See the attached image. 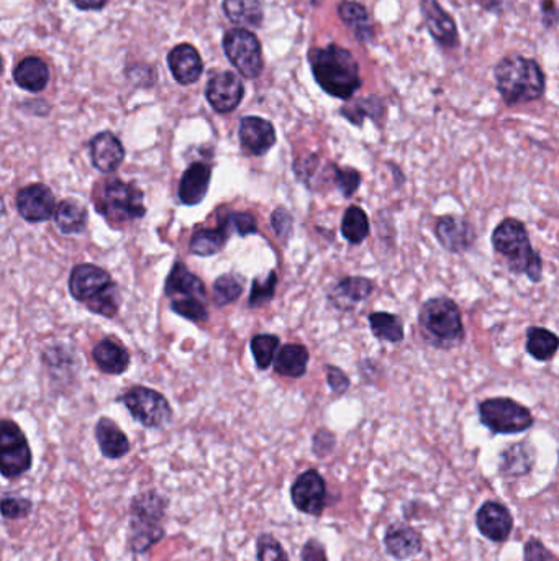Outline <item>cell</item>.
Masks as SVG:
<instances>
[{
	"mask_svg": "<svg viewBox=\"0 0 559 561\" xmlns=\"http://www.w3.org/2000/svg\"><path fill=\"white\" fill-rule=\"evenodd\" d=\"M333 179L340 193L344 197H352L361 185V175L354 168H338L333 166Z\"/></svg>",
	"mask_w": 559,
	"mask_h": 561,
	"instance_id": "obj_42",
	"label": "cell"
},
{
	"mask_svg": "<svg viewBox=\"0 0 559 561\" xmlns=\"http://www.w3.org/2000/svg\"><path fill=\"white\" fill-rule=\"evenodd\" d=\"M435 237L443 249L453 255H463L474 247V225L461 216L439 217L435 224Z\"/></svg>",
	"mask_w": 559,
	"mask_h": 561,
	"instance_id": "obj_13",
	"label": "cell"
},
{
	"mask_svg": "<svg viewBox=\"0 0 559 561\" xmlns=\"http://www.w3.org/2000/svg\"><path fill=\"white\" fill-rule=\"evenodd\" d=\"M171 311L176 312L177 315H181V317H185L187 321L206 322L208 319L204 299H200V297L171 299Z\"/></svg>",
	"mask_w": 559,
	"mask_h": 561,
	"instance_id": "obj_39",
	"label": "cell"
},
{
	"mask_svg": "<svg viewBox=\"0 0 559 561\" xmlns=\"http://www.w3.org/2000/svg\"><path fill=\"white\" fill-rule=\"evenodd\" d=\"M16 209L26 222H47L57 214L55 194L51 193L48 185L40 183L26 185L16 194Z\"/></svg>",
	"mask_w": 559,
	"mask_h": 561,
	"instance_id": "obj_14",
	"label": "cell"
},
{
	"mask_svg": "<svg viewBox=\"0 0 559 561\" xmlns=\"http://www.w3.org/2000/svg\"><path fill=\"white\" fill-rule=\"evenodd\" d=\"M96 439L102 455L109 460H119L130 451V440L112 418H102L96 425Z\"/></svg>",
	"mask_w": 559,
	"mask_h": 561,
	"instance_id": "obj_22",
	"label": "cell"
},
{
	"mask_svg": "<svg viewBox=\"0 0 559 561\" xmlns=\"http://www.w3.org/2000/svg\"><path fill=\"white\" fill-rule=\"evenodd\" d=\"M478 409L482 425L499 435L527 432L535 422L532 410L511 397H490L480 402Z\"/></svg>",
	"mask_w": 559,
	"mask_h": 561,
	"instance_id": "obj_6",
	"label": "cell"
},
{
	"mask_svg": "<svg viewBox=\"0 0 559 561\" xmlns=\"http://www.w3.org/2000/svg\"><path fill=\"white\" fill-rule=\"evenodd\" d=\"M420 7L427 28L439 47L445 49L458 47V28L453 16L437 0H420Z\"/></svg>",
	"mask_w": 559,
	"mask_h": 561,
	"instance_id": "obj_16",
	"label": "cell"
},
{
	"mask_svg": "<svg viewBox=\"0 0 559 561\" xmlns=\"http://www.w3.org/2000/svg\"><path fill=\"white\" fill-rule=\"evenodd\" d=\"M258 561H289L288 554L280 540L272 537L271 534H263L258 538L256 545Z\"/></svg>",
	"mask_w": 559,
	"mask_h": 561,
	"instance_id": "obj_41",
	"label": "cell"
},
{
	"mask_svg": "<svg viewBox=\"0 0 559 561\" xmlns=\"http://www.w3.org/2000/svg\"><path fill=\"white\" fill-rule=\"evenodd\" d=\"M525 561H559L554 555L546 548V546L536 540L532 538L528 540L527 545H525Z\"/></svg>",
	"mask_w": 559,
	"mask_h": 561,
	"instance_id": "obj_46",
	"label": "cell"
},
{
	"mask_svg": "<svg viewBox=\"0 0 559 561\" xmlns=\"http://www.w3.org/2000/svg\"><path fill=\"white\" fill-rule=\"evenodd\" d=\"M72 4L80 10H100L107 0H72Z\"/></svg>",
	"mask_w": 559,
	"mask_h": 561,
	"instance_id": "obj_50",
	"label": "cell"
},
{
	"mask_svg": "<svg viewBox=\"0 0 559 561\" xmlns=\"http://www.w3.org/2000/svg\"><path fill=\"white\" fill-rule=\"evenodd\" d=\"M369 109H371V111H383V105H381V102H379L377 99L371 97V99H364V101L356 102L353 107H344L342 112H343L344 117H346L348 121L353 122L354 125H361L366 115L374 119V113L369 112Z\"/></svg>",
	"mask_w": 559,
	"mask_h": 561,
	"instance_id": "obj_43",
	"label": "cell"
},
{
	"mask_svg": "<svg viewBox=\"0 0 559 561\" xmlns=\"http://www.w3.org/2000/svg\"><path fill=\"white\" fill-rule=\"evenodd\" d=\"M290 499L297 511L320 515L327 505V484L317 470H307L299 474L290 488Z\"/></svg>",
	"mask_w": 559,
	"mask_h": 561,
	"instance_id": "obj_12",
	"label": "cell"
},
{
	"mask_svg": "<svg viewBox=\"0 0 559 561\" xmlns=\"http://www.w3.org/2000/svg\"><path fill=\"white\" fill-rule=\"evenodd\" d=\"M224 49L227 58L240 71L241 76L256 79L263 71L261 43L256 38L255 33L247 28L228 30L224 37Z\"/></svg>",
	"mask_w": 559,
	"mask_h": 561,
	"instance_id": "obj_10",
	"label": "cell"
},
{
	"mask_svg": "<svg viewBox=\"0 0 559 561\" xmlns=\"http://www.w3.org/2000/svg\"><path fill=\"white\" fill-rule=\"evenodd\" d=\"M245 96V86L240 78L233 72H220L208 80L206 97L208 104L218 113H230L241 104Z\"/></svg>",
	"mask_w": 559,
	"mask_h": 561,
	"instance_id": "obj_15",
	"label": "cell"
},
{
	"mask_svg": "<svg viewBox=\"0 0 559 561\" xmlns=\"http://www.w3.org/2000/svg\"><path fill=\"white\" fill-rule=\"evenodd\" d=\"M168 65L174 79L185 86L199 80L204 72V61L200 58L199 51L187 43L177 45L169 51Z\"/></svg>",
	"mask_w": 559,
	"mask_h": 561,
	"instance_id": "obj_20",
	"label": "cell"
},
{
	"mask_svg": "<svg viewBox=\"0 0 559 561\" xmlns=\"http://www.w3.org/2000/svg\"><path fill=\"white\" fill-rule=\"evenodd\" d=\"M497 90L507 105L527 104L543 97L546 79L535 59L511 55L494 69Z\"/></svg>",
	"mask_w": 559,
	"mask_h": 561,
	"instance_id": "obj_3",
	"label": "cell"
},
{
	"mask_svg": "<svg viewBox=\"0 0 559 561\" xmlns=\"http://www.w3.org/2000/svg\"><path fill=\"white\" fill-rule=\"evenodd\" d=\"M249 348L255 356L256 366L268 369L271 366L276 350L280 348V338L276 335H256L251 338Z\"/></svg>",
	"mask_w": 559,
	"mask_h": 561,
	"instance_id": "obj_37",
	"label": "cell"
},
{
	"mask_svg": "<svg viewBox=\"0 0 559 561\" xmlns=\"http://www.w3.org/2000/svg\"><path fill=\"white\" fill-rule=\"evenodd\" d=\"M230 224L225 220L224 224L216 228H200L192 235L191 249L197 257H214L220 249H224L225 243L230 237Z\"/></svg>",
	"mask_w": 559,
	"mask_h": 561,
	"instance_id": "obj_28",
	"label": "cell"
},
{
	"mask_svg": "<svg viewBox=\"0 0 559 561\" xmlns=\"http://www.w3.org/2000/svg\"><path fill=\"white\" fill-rule=\"evenodd\" d=\"M168 501L156 491H146L130 504L128 546L133 554H144L164 537L163 519Z\"/></svg>",
	"mask_w": 559,
	"mask_h": 561,
	"instance_id": "obj_5",
	"label": "cell"
},
{
	"mask_svg": "<svg viewBox=\"0 0 559 561\" xmlns=\"http://www.w3.org/2000/svg\"><path fill=\"white\" fill-rule=\"evenodd\" d=\"M115 289L117 286L113 284L111 274L99 266L79 265L72 270L69 292L76 301L88 304V307L97 304Z\"/></svg>",
	"mask_w": 559,
	"mask_h": 561,
	"instance_id": "obj_11",
	"label": "cell"
},
{
	"mask_svg": "<svg viewBox=\"0 0 559 561\" xmlns=\"http://www.w3.org/2000/svg\"><path fill=\"white\" fill-rule=\"evenodd\" d=\"M476 524L480 534L492 542H505L513 529L509 509L494 501H488L480 505L476 515Z\"/></svg>",
	"mask_w": 559,
	"mask_h": 561,
	"instance_id": "obj_17",
	"label": "cell"
},
{
	"mask_svg": "<svg viewBox=\"0 0 559 561\" xmlns=\"http://www.w3.org/2000/svg\"><path fill=\"white\" fill-rule=\"evenodd\" d=\"M263 0H224L225 16L235 25L258 28L263 22Z\"/></svg>",
	"mask_w": 559,
	"mask_h": 561,
	"instance_id": "obj_30",
	"label": "cell"
},
{
	"mask_svg": "<svg viewBox=\"0 0 559 561\" xmlns=\"http://www.w3.org/2000/svg\"><path fill=\"white\" fill-rule=\"evenodd\" d=\"M32 511V501L26 497L5 496L2 499V515L5 519H24Z\"/></svg>",
	"mask_w": 559,
	"mask_h": 561,
	"instance_id": "obj_44",
	"label": "cell"
},
{
	"mask_svg": "<svg viewBox=\"0 0 559 561\" xmlns=\"http://www.w3.org/2000/svg\"><path fill=\"white\" fill-rule=\"evenodd\" d=\"M559 350V337L552 330L530 327L527 330V353L536 361H552Z\"/></svg>",
	"mask_w": 559,
	"mask_h": 561,
	"instance_id": "obj_34",
	"label": "cell"
},
{
	"mask_svg": "<svg viewBox=\"0 0 559 561\" xmlns=\"http://www.w3.org/2000/svg\"><path fill=\"white\" fill-rule=\"evenodd\" d=\"M166 294L171 299H181V297H206V286L204 282L192 274L187 266L183 263H176L169 273L166 280Z\"/></svg>",
	"mask_w": 559,
	"mask_h": 561,
	"instance_id": "obj_26",
	"label": "cell"
},
{
	"mask_svg": "<svg viewBox=\"0 0 559 561\" xmlns=\"http://www.w3.org/2000/svg\"><path fill=\"white\" fill-rule=\"evenodd\" d=\"M307 365H309V350L304 345L289 344L280 346L274 369L280 376L301 377L304 376Z\"/></svg>",
	"mask_w": 559,
	"mask_h": 561,
	"instance_id": "obj_31",
	"label": "cell"
},
{
	"mask_svg": "<svg viewBox=\"0 0 559 561\" xmlns=\"http://www.w3.org/2000/svg\"><path fill=\"white\" fill-rule=\"evenodd\" d=\"M121 402L125 404L132 418L148 429L164 427L173 418V409L168 399L158 391L144 386L132 387L123 394Z\"/></svg>",
	"mask_w": 559,
	"mask_h": 561,
	"instance_id": "obj_8",
	"label": "cell"
},
{
	"mask_svg": "<svg viewBox=\"0 0 559 561\" xmlns=\"http://www.w3.org/2000/svg\"><path fill=\"white\" fill-rule=\"evenodd\" d=\"M418 329L425 342L438 350H451L466 338L463 315L453 299L437 296L425 301L418 312Z\"/></svg>",
	"mask_w": 559,
	"mask_h": 561,
	"instance_id": "obj_4",
	"label": "cell"
},
{
	"mask_svg": "<svg viewBox=\"0 0 559 561\" xmlns=\"http://www.w3.org/2000/svg\"><path fill=\"white\" fill-rule=\"evenodd\" d=\"M143 193L133 183L111 179L104 185L97 210L115 222H130L146 214Z\"/></svg>",
	"mask_w": 559,
	"mask_h": 561,
	"instance_id": "obj_7",
	"label": "cell"
},
{
	"mask_svg": "<svg viewBox=\"0 0 559 561\" xmlns=\"http://www.w3.org/2000/svg\"><path fill=\"white\" fill-rule=\"evenodd\" d=\"M243 292L241 280L233 274H224L214 282V301L218 307L232 304Z\"/></svg>",
	"mask_w": 559,
	"mask_h": 561,
	"instance_id": "obj_38",
	"label": "cell"
},
{
	"mask_svg": "<svg viewBox=\"0 0 559 561\" xmlns=\"http://www.w3.org/2000/svg\"><path fill=\"white\" fill-rule=\"evenodd\" d=\"M301 560L302 561H328L325 546L319 540L311 538L309 542H305L301 552Z\"/></svg>",
	"mask_w": 559,
	"mask_h": 561,
	"instance_id": "obj_48",
	"label": "cell"
},
{
	"mask_svg": "<svg viewBox=\"0 0 559 561\" xmlns=\"http://www.w3.org/2000/svg\"><path fill=\"white\" fill-rule=\"evenodd\" d=\"M14 80L18 88L28 92H40L47 88L49 80L48 66L40 58H25L14 69Z\"/></svg>",
	"mask_w": 559,
	"mask_h": 561,
	"instance_id": "obj_27",
	"label": "cell"
},
{
	"mask_svg": "<svg viewBox=\"0 0 559 561\" xmlns=\"http://www.w3.org/2000/svg\"><path fill=\"white\" fill-rule=\"evenodd\" d=\"M227 222L230 224L232 228H235L238 235L241 237H247V235H253L258 232V225H256L255 217L251 214H232L230 217H227Z\"/></svg>",
	"mask_w": 559,
	"mask_h": 561,
	"instance_id": "obj_45",
	"label": "cell"
},
{
	"mask_svg": "<svg viewBox=\"0 0 559 561\" xmlns=\"http://www.w3.org/2000/svg\"><path fill=\"white\" fill-rule=\"evenodd\" d=\"M327 381L332 391L336 394H343L350 387V377L335 366H327Z\"/></svg>",
	"mask_w": 559,
	"mask_h": 561,
	"instance_id": "obj_49",
	"label": "cell"
},
{
	"mask_svg": "<svg viewBox=\"0 0 559 561\" xmlns=\"http://www.w3.org/2000/svg\"><path fill=\"white\" fill-rule=\"evenodd\" d=\"M92 356L96 361L97 366L100 371L107 375H121L130 366V353L127 348L121 345V342L113 338H104L100 340L94 350Z\"/></svg>",
	"mask_w": 559,
	"mask_h": 561,
	"instance_id": "obj_23",
	"label": "cell"
},
{
	"mask_svg": "<svg viewBox=\"0 0 559 561\" xmlns=\"http://www.w3.org/2000/svg\"><path fill=\"white\" fill-rule=\"evenodd\" d=\"M276 284H278V274H276V271H269L268 278H256L253 280V288H251L248 304L251 307H259V305L269 302L272 296H274Z\"/></svg>",
	"mask_w": 559,
	"mask_h": 561,
	"instance_id": "obj_40",
	"label": "cell"
},
{
	"mask_svg": "<svg viewBox=\"0 0 559 561\" xmlns=\"http://www.w3.org/2000/svg\"><path fill=\"white\" fill-rule=\"evenodd\" d=\"M369 327L377 340L387 344H400L406 338L404 322L396 313L373 312L369 313Z\"/></svg>",
	"mask_w": 559,
	"mask_h": 561,
	"instance_id": "obj_33",
	"label": "cell"
},
{
	"mask_svg": "<svg viewBox=\"0 0 559 561\" xmlns=\"http://www.w3.org/2000/svg\"><path fill=\"white\" fill-rule=\"evenodd\" d=\"M313 78L330 96L350 99L361 88L360 66L348 49L338 45L311 49Z\"/></svg>",
	"mask_w": 559,
	"mask_h": 561,
	"instance_id": "obj_2",
	"label": "cell"
},
{
	"mask_svg": "<svg viewBox=\"0 0 559 561\" xmlns=\"http://www.w3.org/2000/svg\"><path fill=\"white\" fill-rule=\"evenodd\" d=\"M384 544L387 554L397 560H406L422 550V537L417 530L407 525H392L385 532Z\"/></svg>",
	"mask_w": 559,
	"mask_h": 561,
	"instance_id": "obj_24",
	"label": "cell"
},
{
	"mask_svg": "<svg viewBox=\"0 0 559 561\" xmlns=\"http://www.w3.org/2000/svg\"><path fill=\"white\" fill-rule=\"evenodd\" d=\"M55 222L58 228L68 235L82 232L88 225V210L79 202L63 201L58 206Z\"/></svg>",
	"mask_w": 559,
	"mask_h": 561,
	"instance_id": "obj_35",
	"label": "cell"
},
{
	"mask_svg": "<svg viewBox=\"0 0 559 561\" xmlns=\"http://www.w3.org/2000/svg\"><path fill=\"white\" fill-rule=\"evenodd\" d=\"M32 450L22 429L4 420L0 429V471L4 478H18L32 468Z\"/></svg>",
	"mask_w": 559,
	"mask_h": 561,
	"instance_id": "obj_9",
	"label": "cell"
},
{
	"mask_svg": "<svg viewBox=\"0 0 559 561\" xmlns=\"http://www.w3.org/2000/svg\"><path fill=\"white\" fill-rule=\"evenodd\" d=\"M374 291V282L368 278H344L336 284L332 299L338 309L352 311L354 305L366 301Z\"/></svg>",
	"mask_w": 559,
	"mask_h": 561,
	"instance_id": "obj_25",
	"label": "cell"
},
{
	"mask_svg": "<svg viewBox=\"0 0 559 561\" xmlns=\"http://www.w3.org/2000/svg\"><path fill=\"white\" fill-rule=\"evenodd\" d=\"M338 14L342 16L344 24L352 28L353 33L360 41H368L374 37V26L371 22L368 10L363 7L358 2H348L343 0L338 5Z\"/></svg>",
	"mask_w": 559,
	"mask_h": 561,
	"instance_id": "obj_32",
	"label": "cell"
},
{
	"mask_svg": "<svg viewBox=\"0 0 559 561\" xmlns=\"http://www.w3.org/2000/svg\"><path fill=\"white\" fill-rule=\"evenodd\" d=\"M492 249L513 274H525L532 282L543 280V259L533 249L525 224L507 217L497 225L490 237Z\"/></svg>",
	"mask_w": 559,
	"mask_h": 561,
	"instance_id": "obj_1",
	"label": "cell"
},
{
	"mask_svg": "<svg viewBox=\"0 0 559 561\" xmlns=\"http://www.w3.org/2000/svg\"><path fill=\"white\" fill-rule=\"evenodd\" d=\"M535 463V451L525 441L515 443L501 455V471L509 478L527 474Z\"/></svg>",
	"mask_w": 559,
	"mask_h": 561,
	"instance_id": "obj_29",
	"label": "cell"
},
{
	"mask_svg": "<svg viewBox=\"0 0 559 561\" xmlns=\"http://www.w3.org/2000/svg\"><path fill=\"white\" fill-rule=\"evenodd\" d=\"M272 228L280 235V238H288L290 228H292V217L284 207H278L272 212Z\"/></svg>",
	"mask_w": 559,
	"mask_h": 561,
	"instance_id": "obj_47",
	"label": "cell"
},
{
	"mask_svg": "<svg viewBox=\"0 0 559 561\" xmlns=\"http://www.w3.org/2000/svg\"><path fill=\"white\" fill-rule=\"evenodd\" d=\"M241 148L251 156H261L276 143V130L261 117H245L240 123Z\"/></svg>",
	"mask_w": 559,
	"mask_h": 561,
	"instance_id": "obj_18",
	"label": "cell"
},
{
	"mask_svg": "<svg viewBox=\"0 0 559 561\" xmlns=\"http://www.w3.org/2000/svg\"><path fill=\"white\" fill-rule=\"evenodd\" d=\"M212 179V169L206 163H192L179 183V201L185 206H197L206 199Z\"/></svg>",
	"mask_w": 559,
	"mask_h": 561,
	"instance_id": "obj_21",
	"label": "cell"
},
{
	"mask_svg": "<svg viewBox=\"0 0 559 561\" xmlns=\"http://www.w3.org/2000/svg\"><path fill=\"white\" fill-rule=\"evenodd\" d=\"M90 160L100 173L109 175L121 166L125 158V150L121 140L112 132H100L90 140Z\"/></svg>",
	"mask_w": 559,
	"mask_h": 561,
	"instance_id": "obj_19",
	"label": "cell"
},
{
	"mask_svg": "<svg viewBox=\"0 0 559 561\" xmlns=\"http://www.w3.org/2000/svg\"><path fill=\"white\" fill-rule=\"evenodd\" d=\"M342 235L352 245H360L366 240L369 235V218L366 212L358 206L348 207L342 220Z\"/></svg>",
	"mask_w": 559,
	"mask_h": 561,
	"instance_id": "obj_36",
	"label": "cell"
}]
</instances>
